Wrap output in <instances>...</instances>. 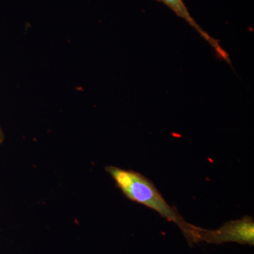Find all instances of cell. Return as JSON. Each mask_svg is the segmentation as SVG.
Listing matches in <instances>:
<instances>
[{
	"mask_svg": "<svg viewBox=\"0 0 254 254\" xmlns=\"http://www.w3.org/2000/svg\"><path fill=\"white\" fill-rule=\"evenodd\" d=\"M105 170L113 177L116 186L124 195L133 202L144 205L160 214L164 218L176 224L188 242L195 244L197 226L185 221L176 209L168 204L153 182L141 173L115 166H108Z\"/></svg>",
	"mask_w": 254,
	"mask_h": 254,
	"instance_id": "6da1fadb",
	"label": "cell"
},
{
	"mask_svg": "<svg viewBox=\"0 0 254 254\" xmlns=\"http://www.w3.org/2000/svg\"><path fill=\"white\" fill-rule=\"evenodd\" d=\"M195 242L213 245L235 242L240 245H254V221L250 216L225 222L218 230H209L197 227Z\"/></svg>",
	"mask_w": 254,
	"mask_h": 254,
	"instance_id": "7a4b0ae2",
	"label": "cell"
},
{
	"mask_svg": "<svg viewBox=\"0 0 254 254\" xmlns=\"http://www.w3.org/2000/svg\"><path fill=\"white\" fill-rule=\"evenodd\" d=\"M157 1L163 3L165 6H168L169 9H171L177 16L185 20L193 29L198 32L200 36L205 41L208 42V44L212 47L219 59L223 60L227 63L231 64L230 55L228 53L220 46L218 40L212 38L204 30L202 29V28L195 21L194 18L192 17L191 15L190 14V11L183 0H157Z\"/></svg>",
	"mask_w": 254,
	"mask_h": 254,
	"instance_id": "3957f363",
	"label": "cell"
},
{
	"mask_svg": "<svg viewBox=\"0 0 254 254\" xmlns=\"http://www.w3.org/2000/svg\"><path fill=\"white\" fill-rule=\"evenodd\" d=\"M4 141V133L2 131V128L0 127V145Z\"/></svg>",
	"mask_w": 254,
	"mask_h": 254,
	"instance_id": "277c9868",
	"label": "cell"
}]
</instances>
